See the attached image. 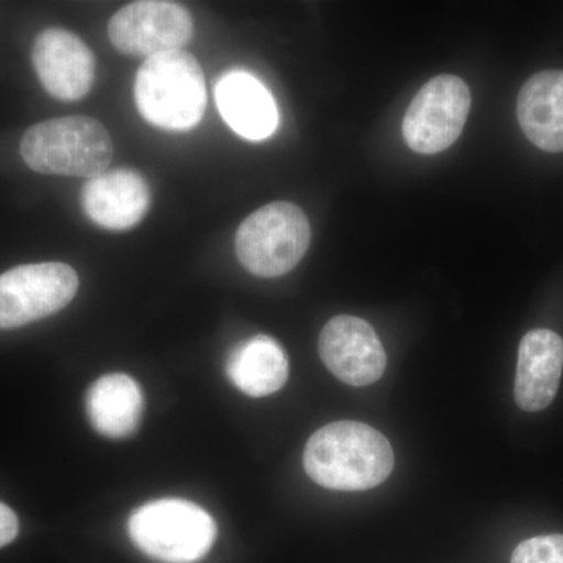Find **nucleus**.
Returning a JSON list of instances; mask_svg holds the SVG:
<instances>
[{
	"mask_svg": "<svg viewBox=\"0 0 563 563\" xmlns=\"http://www.w3.org/2000/svg\"><path fill=\"white\" fill-rule=\"evenodd\" d=\"M312 240L309 218L291 202L262 207L242 222L235 252L246 272L258 277H279L302 261Z\"/></svg>",
	"mask_w": 563,
	"mask_h": 563,
	"instance_id": "nucleus-5",
	"label": "nucleus"
},
{
	"mask_svg": "<svg viewBox=\"0 0 563 563\" xmlns=\"http://www.w3.org/2000/svg\"><path fill=\"white\" fill-rule=\"evenodd\" d=\"M135 102L150 124L187 132L201 122L207 107L206 77L190 52L147 58L136 73Z\"/></svg>",
	"mask_w": 563,
	"mask_h": 563,
	"instance_id": "nucleus-2",
	"label": "nucleus"
},
{
	"mask_svg": "<svg viewBox=\"0 0 563 563\" xmlns=\"http://www.w3.org/2000/svg\"><path fill=\"white\" fill-rule=\"evenodd\" d=\"M521 131L539 150L563 151V70H542L525 81L517 101Z\"/></svg>",
	"mask_w": 563,
	"mask_h": 563,
	"instance_id": "nucleus-14",
	"label": "nucleus"
},
{
	"mask_svg": "<svg viewBox=\"0 0 563 563\" xmlns=\"http://www.w3.org/2000/svg\"><path fill=\"white\" fill-rule=\"evenodd\" d=\"M81 209L95 224L109 231H129L151 209V188L133 169H110L81 187Z\"/></svg>",
	"mask_w": 563,
	"mask_h": 563,
	"instance_id": "nucleus-11",
	"label": "nucleus"
},
{
	"mask_svg": "<svg viewBox=\"0 0 563 563\" xmlns=\"http://www.w3.org/2000/svg\"><path fill=\"white\" fill-rule=\"evenodd\" d=\"M20 532V521L16 514L5 504L0 503V548L13 542Z\"/></svg>",
	"mask_w": 563,
	"mask_h": 563,
	"instance_id": "nucleus-18",
	"label": "nucleus"
},
{
	"mask_svg": "<svg viewBox=\"0 0 563 563\" xmlns=\"http://www.w3.org/2000/svg\"><path fill=\"white\" fill-rule=\"evenodd\" d=\"M21 155L33 172L92 179L109 168L113 143L107 129L92 118H57L24 133Z\"/></svg>",
	"mask_w": 563,
	"mask_h": 563,
	"instance_id": "nucleus-3",
	"label": "nucleus"
},
{
	"mask_svg": "<svg viewBox=\"0 0 563 563\" xmlns=\"http://www.w3.org/2000/svg\"><path fill=\"white\" fill-rule=\"evenodd\" d=\"M79 290V276L66 263L16 266L0 274V329H16L65 309Z\"/></svg>",
	"mask_w": 563,
	"mask_h": 563,
	"instance_id": "nucleus-6",
	"label": "nucleus"
},
{
	"mask_svg": "<svg viewBox=\"0 0 563 563\" xmlns=\"http://www.w3.org/2000/svg\"><path fill=\"white\" fill-rule=\"evenodd\" d=\"M195 22L179 3L143 0L117 11L109 22L111 44L131 57H155L181 51L192 38Z\"/></svg>",
	"mask_w": 563,
	"mask_h": 563,
	"instance_id": "nucleus-8",
	"label": "nucleus"
},
{
	"mask_svg": "<svg viewBox=\"0 0 563 563\" xmlns=\"http://www.w3.org/2000/svg\"><path fill=\"white\" fill-rule=\"evenodd\" d=\"M129 536L140 551L163 563H195L209 553L217 525L198 504L155 499L129 518Z\"/></svg>",
	"mask_w": 563,
	"mask_h": 563,
	"instance_id": "nucleus-4",
	"label": "nucleus"
},
{
	"mask_svg": "<svg viewBox=\"0 0 563 563\" xmlns=\"http://www.w3.org/2000/svg\"><path fill=\"white\" fill-rule=\"evenodd\" d=\"M563 372V340L548 329L526 333L518 347L515 401L525 412H540L554 401Z\"/></svg>",
	"mask_w": 563,
	"mask_h": 563,
	"instance_id": "nucleus-12",
	"label": "nucleus"
},
{
	"mask_svg": "<svg viewBox=\"0 0 563 563\" xmlns=\"http://www.w3.org/2000/svg\"><path fill=\"white\" fill-rule=\"evenodd\" d=\"M510 563H563V533L525 540L515 548Z\"/></svg>",
	"mask_w": 563,
	"mask_h": 563,
	"instance_id": "nucleus-17",
	"label": "nucleus"
},
{
	"mask_svg": "<svg viewBox=\"0 0 563 563\" xmlns=\"http://www.w3.org/2000/svg\"><path fill=\"white\" fill-rule=\"evenodd\" d=\"M329 372L352 387L377 383L387 368V354L379 336L365 320L350 314L332 318L318 342Z\"/></svg>",
	"mask_w": 563,
	"mask_h": 563,
	"instance_id": "nucleus-9",
	"label": "nucleus"
},
{
	"mask_svg": "<svg viewBox=\"0 0 563 563\" xmlns=\"http://www.w3.org/2000/svg\"><path fill=\"white\" fill-rule=\"evenodd\" d=\"M85 406L96 431L109 439H125L139 429L143 391L128 374H106L91 385Z\"/></svg>",
	"mask_w": 563,
	"mask_h": 563,
	"instance_id": "nucleus-15",
	"label": "nucleus"
},
{
	"mask_svg": "<svg viewBox=\"0 0 563 563\" xmlns=\"http://www.w3.org/2000/svg\"><path fill=\"white\" fill-rule=\"evenodd\" d=\"M225 376L252 398L273 395L287 383V354L272 336H252L233 347L225 361Z\"/></svg>",
	"mask_w": 563,
	"mask_h": 563,
	"instance_id": "nucleus-16",
	"label": "nucleus"
},
{
	"mask_svg": "<svg viewBox=\"0 0 563 563\" xmlns=\"http://www.w3.org/2000/svg\"><path fill=\"white\" fill-rule=\"evenodd\" d=\"M472 109V91L461 77H433L415 96L402 121V135L418 154H439L453 146Z\"/></svg>",
	"mask_w": 563,
	"mask_h": 563,
	"instance_id": "nucleus-7",
	"label": "nucleus"
},
{
	"mask_svg": "<svg viewBox=\"0 0 563 563\" xmlns=\"http://www.w3.org/2000/svg\"><path fill=\"white\" fill-rule=\"evenodd\" d=\"M32 62L44 90L60 101H79L95 84V55L65 29L41 32L33 44Z\"/></svg>",
	"mask_w": 563,
	"mask_h": 563,
	"instance_id": "nucleus-10",
	"label": "nucleus"
},
{
	"mask_svg": "<svg viewBox=\"0 0 563 563\" xmlns=\"http://www.w3.org/2000/svg\"><path fill=\"white\" fill-rule=\"evenodd\" d=\"M222 118L243 139H268L277 128V107L262 81L243 70L225 74L217 85Z\"/></svg>",
	"mask_w": 563,
	"mask_h": 563,
	"instance_id": "nucleus-13",
	"label": "nucleus"
},
{
	"mask_svg": "<svg viewBox=\"0 0 563 563\" xmlns=\"http://www.w3.org/2000/svg\"><path fill=\"white\" fill-rule=\"evenodd\" d=\"M393 466L390 442L365 422H331L318 429L303 450L310 479L329 490H369L388 479Z\"/></svg>",
	"mask_w": 563,
	"mask_h": 563,
	"instance_id": "nucleus-1",
	"label": "nucleus"
}]
</instances>
